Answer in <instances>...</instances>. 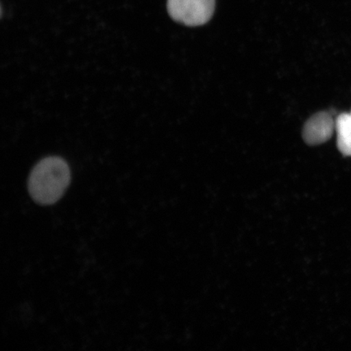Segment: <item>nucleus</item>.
Here are the masks:
<instances>
[{"mask_svg":"<svg viewBox=\"0 0 351 351\" xmlns=\"http://www.w3.org/2000/svg\"><path fill=\"white\" fill-rule=\"evenodd\" d=\"M70 179L69 167L63 159L45 158L34 167L29 175V194L38 204H53L63 196Z\"/></svg>","mask_w":351,"mask_h":351,"instance_id":"f257e3e1","label":"nucleus"},{"mask_svg":"<svg viewBox=\"0 0 351 351\" xmlns=\"http://www.w3.org/2000/svg\"><path fill=\"white\" fill-rule=\"evenodd\" d=\"M215 0H168L171 19L188 26L203 25L212 19Z\"/></svg>","mask_w":351,"mask_h":351,"instance_id":"f03ea898","label":"nucleus"},{"mask_svg":"<svg viewBox=\"0 0 351 351\" xmlns=\"http://www.w3.org/2000/svg\"><path fill=\"white\" fill-rule=\"evenodd\" d=\"M336 131V120L330 113L322 112L315 114L306 121L302 137L307 144L319 145L328 141Z\"/></svg>","mask_w":351,"mask_h":351,"instance_id":"7ed1b4c3","label":"nucleus"},{"mask_svg":"<svg viewBox=\"0 0 351 351\" xmlns=\"http://www.w3.org/2000/svg\"><path fill=\"white\" fill-rule=\"evenodd\" d=\"M337 147L344 156H351V113H342L336 119Z\"/></svg>","mask_w":351,"mask_h":351,"instance_id":"20e7f679","label":"nucleus"},{"mask_svg":"<svg viewBox=\"0 0 351 351\" xmlns=\"http://www.w3.org/2000/svg\"><path fill=\"white\" fill-rule=\"evenodd\" d=\"M351 113V112H350Z\"/></svg>","mask_w":351,"mask_h":351,"instance_id":"39448f33","label":"nucleus"}]
</instances>
